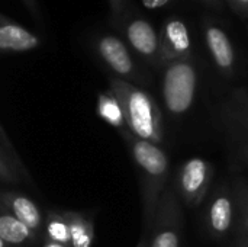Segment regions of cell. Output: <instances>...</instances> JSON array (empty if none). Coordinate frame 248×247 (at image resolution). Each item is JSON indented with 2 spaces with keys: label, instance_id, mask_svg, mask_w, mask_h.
<instances>
[{
  "label": "cell",
  "instance_id": "6da1fadb",
  "mask_svg": "<svg viewBox=\"0 0 248 247\" xmlns=\"http://www.w3.org/2000/svg\"><path fill=\"white\" fill-rule=\"evenodd\" d=\"M128 146L131 157L140 170L141 176V197H142V220L144 236L147 239L153 226L155 210L161 194L167 188L170 160L167 153L154 143L141 140L128 130L119 132Z\"/></svg>",
  "mask_w": 248,
  "mask_h": 247
},
{
  "label": "cell",
  "instance_id": "7a4b0ae2",
  "mask_svg": "<svg viewBox=\"0 0 248 247\" xmlns=\"http://www.w3.org/2000/svg\"><path fill=\"white\" fill-rule=\"evenodd\" d=\"M110 90L121 102L128 131L160 146L164 140L163 112L153 95L122 79H112Z\"/></svg>",
  "mask_w": 248,
  "mask_h": 247
},
{
  "label": "cell",
  "instance_id": "3957f363",
  "mask_svg": "<svg viewBox=\"0 0 248 247\" xmlns=\"http://www.w3.org/2000/svg\"><path fill=\"white\" fill-rule=\"evenodd\" d=\"M198 87V73L187 60L170 63L163 76L164 106L173 116L185 115L193 105Z\"/></svg>",
  "mask_w": 248,
  "mask_h": 247
},
{
  "label": "cell",
  "instance_id": "277c9868",
  "mask_svg": "<svg viewBox=\"0 0 248 247\" xmlns=\"http://www.w3.org/2000/svg\"><path fill=\"white\" fill-rule=\"evenodd\" d=\"M183 230V211L179 195L167 186L160 197L153 226L147 240L150 247H180Z\"/></svg>",
  "mask_w": 248,
  "mask_h": 247
},
{
  "label": "cell",
  "instance_id": "5b68a950",
  "mask_svg": "<svg viewBox=\"0 0 248 247\" xmlns=\"http://www.w3.org/2000/svg\"><path fill=\"white\" fill-rule=\"evenodd\" d=\"M214 178V166L201 157L186 160L176 173L174 191L189 208L199 207L211 186Z\"/></svg>",
  "mask_w": 248,
  "mask_h": 247
},
{
  "label": "cell",
  "instance_id": "8992f818",
  "mask_svg": "<svg viewBox=\"0 0 248 247\" xmlns=\"http://www.w3.org/2000/svg\"><path fill=\"white\" fill-rule=\"evenodd\" d=\"M237 217V201L228 186L221 185L206 208V227L212 237L224 239L228 237Z\"/></svg>",
  "mask_w": 248,
  "mask_h": 247
},
{
  "label": "cell",
  "instance_id": "52a82bcc",
  "mask_svg": "<svg viewBox=\"0 0 248 247\" xmlns=\"http://www.w3.org/2000/svg\"><path fill=\"white\" fill-rule=\"evenodd\" d=\"M190 51V36L186 25L173 19L166 23L161 39L158 44V58L163 63H173L177 60H183Z\"/></svg>",
  "mask_w": 248,
  "mask_h": 247
},
{
  "label": "cell",
  "instance_id": "ba28073f",
  "mask_svg": "<svg viewBox=\"0 0 248 247\" xmlns=\"http://www.w3.org/2000/svg\"><path fill=\"white\" fill-rule=\"evenodd\" d=\"M97 52L112 71L125 79H137V68L125 44L112 35L102 36L97 41Z\"/></svg>",
  "mask_w": 248,
  "mask_h": 247
},
{
  "label": "cell",
  "instance_id": "9c48e42d",
  "mask_svg": "<svg viewBox=\"0 0 248 247\" xmlns=\"http://www.w3.org/2000/svg\"><path fill=\"white\" fill-rule=\"evenodd\" d=\"M0 205H3L10 214H13L19 221H22L31 230H33L38 236L42 234L44 218H42V214H41L38 205L32 199H29L28 197L17 194V192L1 191L0 192Z\"/></svg>",
  "mask_w": 248,
  "mask_h": 247
},
{
  "label": "cell",
  "instance_id": "30bf717a",
  "mask_svg": "<svg viewBox=\"0 0 248 247\" xmlns=\"http://www.w3.org/2000/svg\"><path fill=\"white\" fill-rule=\"evenodd\" d=\"M39 45V38L26 28L0 19V51L23 52Z\"/></svg>",
  "mask_w": 248,
  "mask_h": 247
},
{
  "label": "cell",
  "instance_id": "8fae6325",
  "mask_svg": "<svg viewBox=\"0 0 248 247\" xmlns=\"http://www.w3.org/2000/svg\"><path fill=\"white\" fill-rule=\"evenodd\" d=\"M0 237L9 247H23L36 242L38 234L0 205Z\"/></svg>",
  "mask_w": 248,
  "mask_h": 247
},
{
  "label": "cell",
  "instance_id": "7c38bea8",
  "mask_svg": "<svg viewBox=\"0 0 248 247\" xmlns=\"http://www.w3.org/2000/svg\"><path fill=\"white\" fill-rule=\"evenodd\" d=\"M206 42L211 55L219 70H222L225 74H230L234 68L235 54L227 33L219 28L211 26L206 31Z\"/></svg>",
  "mask_w": 248,
  "mask_h": 247
},
{
  "label": "cell",
  "instance_id": "4fadbf2b",
  "mask_svg": "<svg viewBox=\"0 0 248 247\" xmlns=\"http://www.w3.org/2000/svg\"><path fill=\"white\" fill-rule=\"evenodd\" d=\"M126 36H128L129 44L134 47V49L138 51L141 55L158 57L160 41L155 35V31L148 22L142 19H137L131 22L126 28Z\"/></svg>",
  "mask_w": 248,
  "mask_h": 247
},
{
  "label": "cell",
  "instance_id": "5bb4252c",
  "mask_svg": "<svg viewBox=\"0 0 248 247\" xmlns=\"http://www.w3.org/2000/svg\"><path fill=\"white\" fill-rule=\"evenodd\" d=\"M62 214L70 227V246L92 247L94 239L93 221L78 211H64Z\"/></svg>",
  "mask_w": 248,
  "mask_h": 247
},
{
  "label": "cell",
  "instance_id": "9a60e30c",
  "mask_svg": "<svg viewBox=\"0 0 248 247\" xmlns=\"http://www.w3.org/2000/svg\"><path fill=\"white\" fill-rule=\"evenodd\" d=\"M97 115L110 127L116 128L119 132L128 130L126 121L124 115V109L121 102L115 96V93L109 89L108 92H102L97 96Z\"/></svg>",
  "mask_w": 248,
  "mask_h": 247
},
{
  "label": "cell",
  "instance_id": "2e32d148",
  "mask_svg": "<svg viewBox=\"0 0 248 247\" xmlns=\"http://www.w3.org/2000/svg\"><path fill=\"white\" fill-rule=\"evenodd\" d=\"M44 240L70 246V227L62 213L49 211L44 223Z\"/></svg>",
  "mask_w": 248,
  "mask_h": 247
},
{
  "label": "cell",
  "instance_id": "e0dca14e",
  "mask_svg": "<svg viewBox=\"0 0 248 247\" xmlns=\"http://www.w3.org/2000/svg\"><path fill=\"white\" fill-rule=\"evenodd\" d=\"M227 119L234 128V131H237V134L240 135L248 159V114L238 105L232 103L227 112Z\"/></svg>",
  "mask_w": 248,
  "mask_h": 247
},
{
  "label": "cell",
  "instance_id": "ac0fdd59",
  "mask_svg": "<svg viewBox=\"0 0 248 247\" xmlns=\"http://www.w3.org/2000/svg\"><path fill=\"white\" fill-rule=\"evenodd\" d=\"M235 201H237V217L240 223V233L248 236V186L240 183L235 188Z\"/></svg>",
  "mask_w": 248,
  "mask_h": 247
},
{
  "label": "cell",
  "instance_id": "d6986e66",
  "mask_svg": "<svg viewBox=\"0 0 248 247\" xmlns=\"http://www.w3.org/2000/svg\"><path fill=\"white\" fill-rule=\"evenodd\" d=\"M0 181L10 182V183H16L19 181L12 166L6 162V157L3 156L1 151H0Z\"/></svg>",
  "mask_w": 248,
  "mask_h": 247
},
{
  "label": "cell",
  "instance_id": "ffe728a7",
  "mask_svg": "<svg viewBox=\"0 0 248 247\" xmlns=\"http://www.w3.org/2000/svg\"><path fill=\"white\" fill-rule=\"evenodd\" d=\"M234 103L248 114V92H238L234 96Z\"/></svg>",
  "mask_w": 248,
  "mask_h": 247
},
{
  "label": "cell",
  "instance_id": "44dd1931",
  "mask_svg": "<svg viewBox=\"0 0 248 247\" xmlns=\"http://www.w3.org/2000/svg\"><path fill=\"white\" fill-rule=\"evenodd\" d=\"M235 10H238L241 15L248 16V0H228Z\"/></svg>",
  "mask_w": 248,
  "mask_h": 247
},
{
  "label": "cell",
  "instance_id": "7402d4cb",
  "mask_svg": "<svg viewBox=\"0 0 248 247\" xmlns=\"http://www.w3.org/2000/svg\"><path fill=\"white\" fill-rule=\"evenodd\" d=\"M170 0H142V4L147 7V9H158V7H163L164 4H167Z\"/></svg>",
  "mask_w": 248,
  "mask_h": 247
},
{
  "label": "cell",
  "instance_id": "603a6c76",
  "mask_svg": "<svg viewBox=\"0 0 248 247\" xmlns=\"http://www.w3.org/2000/svg\"><path fill=\"white\" fill-rule=\"evenodd\" d=\"M238 247H248V236H244V234H241V233H240Z\"/></svg>",
  "mask_w": 248,
  "mask_h": 247
},
{
  "label": "cell",
  "instance_id": "cb8c5ba5",
  "mask_svg": "<svg viewBox=\"0 0 248 247\" xmlns=\"http://www.w3.org/2000/svg\"><path fill=\"white\" fill-rule=\"evenodd\" d=\"M41 247H71V246H67V245H58V243H52V242L44 240V243H42V246Z\"/></svg>",
  "mask_w": 248,
  "mask_h": 247
},
{
  "label": "cell",
  "instance_id": "d4e9b609",
  "mask_svg": "<svg viewBox=\"0 0 248 247\" xmlns=\"http://www.w3.org/2000/svg\"><path fill=\"white\" fill-rule=\"evenodd\" d=\"M26 4H28V7L32 10V12H36V4H35V0H23Z\"/></svg>",
  "mask_w": 248,
  "mask_h": 247
},
{
  "label": "cell",
  "instance_id": "484cf974",
  "mask_svg": "<svg viewBox=\"0 0 248 247\" xmlns=\"http://www.w3.org/2000/svg\"><path fill=\"white\" fill-rule=\"evenodd\" d=\"M0 137H1V140L4 141V144H6L7 147H10V148H12V146L9 144V141H7V138H6V135H4V131H1V130H0Z\"/></svg>",
  "mask_w": 248,
  "mask_h": 247
},
{
  "label": "cell",
  "instance_id": "4316f807",
  "mask_svg": "<svg viewBox=\"0 0 248 247\" xmlns=\"http://www.w3.org/2000/svg\"><path fill=\"white\" fill-rule=\"evenodd\" d=\"M137 247H150V245H148V242H147V240H142V239H141V242L138 243V246Z\"/></svg>",
  "mask_w": 248,
  "mask_h": 247
},
{
  "label": "cell",
  "instance_id": "83f0119b",
  "mask_svg": "<svg viewBox=\"0 0 248 247\" xmlns=\"http://www.w3.org/2000/svg\"><path fill=\"white\" fill-rule=\"evenodd\" d=\"M0 247H9L6 243H4V242H3V240H1V237H0Z\"/></svg>",
  "mask_w": 248,
  "mask_h": 247
},
{
  "label": "cell",
  "instance_id": "f1b7e54d",
  "mask_svg": "<svg viewBox=\"0 0 248 247\" xmlns=\"http://www.w3.org/2000/svg\"><path fill=\"white\" fill-rule=\"evenodd\" d=\"M0 130H1V125H0ZM1 131H3V130H1Z\"/></svg>",
  "mask_w": 248,
  "mask_h": 247
}]
</instances>
